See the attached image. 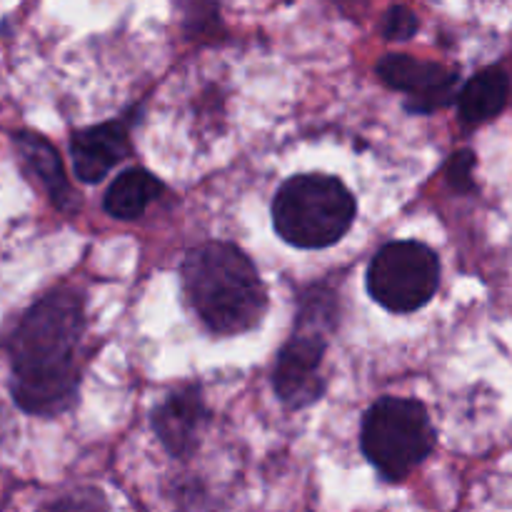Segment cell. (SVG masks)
Returning a JSON list of instances; mask_svg holds the SVG:
<instances>
[{
  "label": "cell",
  "mask_w": 512,
  "mask_h": 512,
  "mask_svg": "<svg viewBox=\"0 0 512 512\" xmlns=\"http://www.w3.org/2000/svg\"><path fill=\"white\" fill-rule=\"evenodd\" d=\"M365 280L368 293L385 310L413 313L428 305L438 293V253L418 240H395L375 253Z\"/></svg>",
  "instance_id": "cell-5"
},
{
  "label": "cell",
  "mask_w": 512,
  "mask_h": 512,
  "mask_svg": "<svg viewBox=\"0 0 512 512\" xmlns=\"http://www.w3.org/2000/svg\"><path fill=\"white\" fill-rule=\"evenodd\" d=\"M328 338L308 330H295L283 345L275 365V393L288 408H308L325 393L323 358Z\"/></svg>",
  "instance_id": "cell-7"
},
{
  "label": "cell",
  "mask_w": 512,
  "mask_h": 512,
  "mask_svg": "<svg viewBox=\"0 0 512 512\" xmlns=\"http://www.w3.org/2000/svg\"><path fill=\"white\" fill-rule=\"evenodd\" d=\"M383 35L388 40H410L418 33V18H415L413 10L403 8V5H395L385 13L383 25H380Z\"/></svg>",
  "instance_id": "cell-14"
},
{
  "label": "cell",
  "mask_w": 512,
  "mask_h": 512,
  "mask_svg": "<svg viewBox=\"0 0 512 512\" xmlns=\"http://www.w3.org/2000/svg\"><path fill=\"white\" fill-rule=\"evenodd\" d=\"M360 445L373 468L398 483L433 453L435 430L423 403L383 398L365 413Z\"/></svg>",
  "instance_id": "cell-4"
},
{
  "label": "cell",
  "mask_w": 512,
  "mask_h": 512,
  "mask_svg": "<svg viewBox=\"0 0 512 512\" xmlns=\"http://www.w3.org/2000/svg\"><path fill=\"white\" fill-rule=\"evenodd\" d=\"M163 195V183L145 168H130L113 180L103 200L105 213L118 220H135Z\"/></svg>",
  "instance_id": "cell-12"
},
{
  "label": "cell",
  "mask_w": 512,
  "mask_h": 512,
  "mask_svg": "<svg viewBox=\"0 0 512 512\" xmlns=\"http://www.w3.org/2000/svg\"><path fill=\"white\" fill-rule=\"evenodd\" d=\"M378 75L388 88L408 95L410 113H433L458 98V70L410 55H385L378 63Z\"/></svg>",
  "instance_id": "cell-6"
},
{
  "label": "cell",
  "mask_w": 512,
  "mask_h": 512,
  "mask_svg": "<svg viewBox=\"0 0 512 512\" xmlns=\"http://www.w3.org/2000/svg\"><path fill=\"white\" fill-rule=\"evenodd\" d=\"M355 198L343 180L305 173L285 180L273 200L275 233L303 250L330 248L355 220Z\"/></svg>",
  "instance_id": "cell-3"
},
{
  "label": "cell",
  "mask_w": 512,
  "mask_h": 512,
  "mask_svg": "<svg viewBox=\"0 0 512 512\" xmlns=\"http://www.w3.org/2000/svg\"><path fill=\"white\" fill-rule=\"evenodd\" d=\"M183 288L210 333H248L268 308L265 283L253 260L230 243L193 248L183 263Z\"/></svg>",
  "instance_id": "cell-2"
},
{
  "label": "cell",
  "mask_w": 512,
  "mask_h": 512,
  "mask_svg": "<svg viewBox=\"0 0 512 512\" xmlns=\"http://www.w3.org/2000/svg\"><path fill=\"white\" fill-rule=\"evenodd\" d=\"M85 330L83 298L53 290L20 318L8 338L13 400L30 415H58L75 403L80 370L75 363Z\"/></svg>",
  "instance_id": "cell-1"
},
{
  "label": "cell",
  "mask_w": 512,
  "mask_h": 512,
  "mask_svg": "<svg viewBox=\"0 0 512 512\" xmlns=\"http://www.w3.org/2000/svg\"><path fill=\"white\" fill-rule=\"evenodd\" d=\"M15 145H18L20 158H23V163L28 165L30 173H33L35 178L43 183V188L48 190L55 208L73 210L75 195L68 183V175H65L63 160H60L58 150H55L48 140L40 138V135L35 133H28V130L15 135Z\"/></svg>",
  "instance_id": "cell-10"
},
{
  "label": "cell",
  "mask_w": 512,
  "mask_h": 512,
  "mask_svg": "<svg viewBox=\"0 0 512 512\" xmlns=\"http://www.w3.org/2000/svg\"><path fill=\"white\" fill-rule=\"evenodd\" d=\"M130 140L128 128L120 120L90 125L78 130L70 140V155H73V170L83 183H98L103 180L120 160L128 158Z\"/></svg>",
  "instance_id": "cell-9"
},
{
  "label": "cell",
  "mask_w": 512,
  "mask_h": 512,
  "mask_svg": "<svg viewBox=\"0 0 512 512\" xmlns=\"http://www.w3.org/2000/svg\"><path fill=\"white\" fill-rule=\"evenodd\" d=\"M510 98V78L503 68L490 65L465 83L458 93L460 120L468 125H480L503 113Z\"/></svg>",
  "instance_id": "cell-11"
},
{
  "label": "cell",
  "mask_w": 512,
  "mask_h": 512,
  "mask_svg": "<svg viewBox=\"0 0 512 512\" xmlns=\"http://www.w3.org/2000/svg\"><path fill=\"white\" fill-rule=\"evenodd\" d=\"M205 423H208V408L200 388L175 390L153 413L155 433L175 458H188L195 453Z\"/></svg>",
  "instance_id": "cell-8"
},
{
  "label": "cell",
  "mask_w": 512,
  "mask_h": 512,
  "mask_svg": "<svg viewBox=\"0 0 512 512\" xmlns=\"http://www.w3.org/2000/svg\"><path fill=\"white\" fill-rule=\"evenodd\" d=\"M338 323V300L333 290L313 288L305 290L300 298L298 318H295V330H308L328 338Z\"/></svg>",
  "instance_id": "cell-13"
},
{
  "label": "cell",
  "mask_w": 512,
  "mask_h": 512,
  "mask_svg": "<svg viewBox=\"0 0 512 512\" xmlns=\"http://www.w3.org/2000/svg\"><path fill=\"white\" fill-rule=\"evenodd\" d=\"M473 168H475V155L470 150H458V153L450 158L448 168H445V175H448V183L453 185L458 193H465V190H473Z\"/></svg>",
  "instance_id": "cell-15"
}]
</instances>
